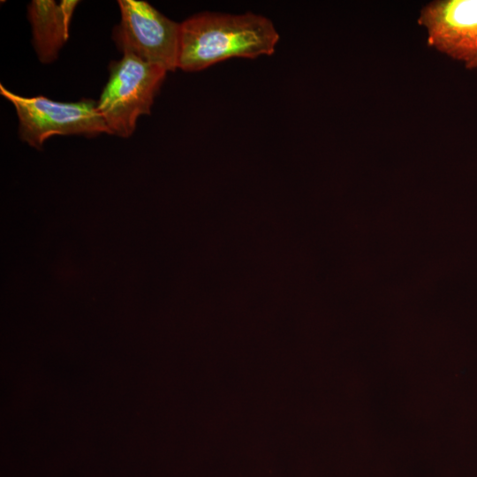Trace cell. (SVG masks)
I'll return each mask as SVG.
<instances>
[{
    "label": "cell",
    "mask_w": 477,
    "mask_h": 477,
    "mask_svg": "<svg viewBox=\"0 0 477 477\" xmlns=\"http://www.w3.org/2000/svg\"><path fill=\"white\" fill-rule=\"evenodd\" d=\"M278 40L273 23L263 16L201 12L180 23L178 68L198 72L232 57L271 55Z\"/></svg>",
    "instance_id": "cell-1"
},
{
    "label": "cell",
    "mask_w": 477,
    "mask_h": 477,
    "mask_svg": "<svg viewBox=\"0 0 477 477\" xmlns=\"http://www.w3.org/2000/svg\"><path fill=\"white\" fill-rule=\"evenodd\" d=\"M167 72L129 54L110 64L109 80L96 102L110 134L132 135L138 118L150 114Z\"/></svg>",
    "instance_id": "cell-2"
},
{
    "label": "cell",
    "mask_w": 477,
    "mask_h": 477,
    "mask_svg": "<svg viewBox=\"0 0 477 477\" xmlns=\"http://www.w3.org/2000/svg\"><path fill=\"white\" fill-rule=\"evenodd\" d=\"M0 94L14 106L19 139L37 149L53 135L92 138L110 134L94 100L57 102L42 95L26 97L11 92L3 84Z\"/></svg>",
    "instance_id": "cell-3"
},
{
    "label": "cell",
    "mask_w": 477,
    "mask_h": 477,
    "mask_svg": "<svg viewBox=\"0 0 477 477\" xmlns=\"http://www.w3.org/2000/svg\"><path fill=\"white\" fill-rule=\"evenodd\" d=\"M121 19L112 39L124 55L159 66L178 68L180 24L165 17L146 1L118 0Z\"/></svg>",
    "instance_id": "cell-4"
},
{
    "label": "cell",
    "mask_w": 477,
    "mask_h": 477,
    "mask_svg": "<svg viewBox=\"0 0 477 477\" xmlns=\"http://www.w3.org/2000/svg\"><path fill=\"white\" fill-rule=\"evenodd\" d=\"M427 42L438 51L477 69V0H441L425 5L418 19Z\"/></svg>",
    "instance_id": "cell-5"
},
{
    "label": "cell",
    "mask_w": 477,
    "mask_h": 477,
    "mask_svg": "<svg viewBox=\"0 0 477 477\" xmlns=\"http://www.w3.org/2000/svg\"><path fill=\"white\" fill-rule=\"evenodd\" d=\"M79 1L34 0L27 6L32 42L43 64L55 61L69 39V27Z\"/></svg>",
    "instance_id": "cell-6"
}]
</instances>
